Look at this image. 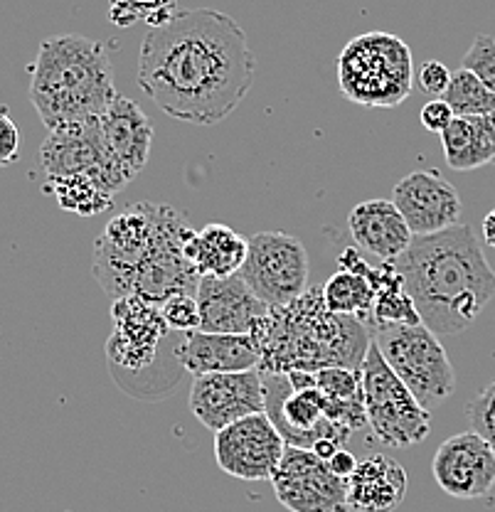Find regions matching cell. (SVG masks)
Returning <instances> with one entry per match:
<instances>
[{"instance_id": "5b68a950", "label": "cell", "mask_w": 495, "mask_h": 512, "mask_svg": "<svg viewBox=\"0 0 495 512\" xmlns=\"http://www.w3.org/2000/svg\"><path fill=\"white\" fill-rule=\"evenodd\" d=\"M28 74L30 101L50 131L99 119L121 96L106 47L84 35L45 37Z\"/></svg>"}, {"instance_id": "4316f807", "label": "cell", "mask_w": 495, "mask_h": 512, "mask_svg": "<svg viewBox=\"0 0 495 512\" xmlns=\"http://www.w3.org/2000/svg\"><path fill=\"white\" fill-rule=\"evenodd\" d=\"M372 286H375V306L367 330L385 328V325H419L417 306L404 288L402 274L397 271L395 261H382V266L370 271Z\"/></svg>"}, {"instance_id": "d4e9b609", "label": "cell", "mask_w": 495, "mask_h": 512, "mask_svg": "<svg viewBox=\"0 0 495 512\" xmlns=\"http://www.w3.org/2000/svg\"><path fill=\"white\" fill-rule=\"evenodd\" d=\"M313 387L326 399V416L333 424L358 431L367 426L363 375L348 367H326L313 372Z\"/></svg>"}, {"instance_id": "8d00e7d4", "label": "cell", "mask_w": 495, "mask_h": 512, "mask_svg": "<svg viewBox=\"0 0 495 512\" xmlns=\"http://www.w3.org/2000/svg\"><path fill=\"white\" fill-rule=\"evenodd\" d=\"M483 242L495 249V207L483 217Z\"/></svg>"}, {"instance_id": "e0dca14e", "label": "cell", "mask_w": 495, "mask_h": 512, "mask_svg": "<svg viewBox=\"0 0 495 512\" xmlns=\"http://www.w3.org/2000/svg\"><path fill=\"white\" fill-rule=\"evenodd\" d=\"M114 333L106 340V355L126 370H146L156 357L158 343L168 333L161 306L141 296H124L111 306Z\"/></svg>"}, {"instance_id": "83f0119b", "label": "cell", "mask_w": 495, "mask_h": 512, "mask_svg": "<svg viewBox=\"0 0 495 512\" xmlns=\"http://www.w3.org/2000/svg\"><path fill=\"white\" fill-rule=\"evenodd\" d=\"M45 190L55 195L62 210L79 217H94L114 207V197L119 195L106 180L94 175H74V178L47 180Z\"/></svg>"}, {"instance_id": "74e56055", "label": "cell", "mask_w": 495, "mask_h": 512, "mask_svg": "<svg viewBox=\"0 0 495 512\" xmlns=\"http://www.w3.org/2000/svg\"><path fill=\"white\" fill-rule=\"evenodd\" d=\"M493 165H495V158H493Z\"/></svg>"}, {"instance_id": "8fae6325", "label": "cell", "mask_w": 495, "mask_h": 512, "mask_svg": "<svg viewBox=\"0 0 495 512\" xmlns=\"http://www.w3.org/2000/svg\"><path fill=\"white\" fill-rule=\"evenodd\" d=\"M40 165L47 180L94 175L106 180L116 192L129 185L106 151L99 119L52 128L40 146Z\"/></svg>"}, {"instance_id": "cb8c5ba5", "label": "cell", "mask_w": 495, "mask_h": 512, "mask_svg": "<svg viewBox=\"0 0 495 512\" xmlns=\"http://www.w3.org/2000/svg\"><path fill=\"white\" fill-rule=\"evenodd\" d=\"M247 247L249 239L227 224H207L188 239L185 256L200 279H230L242 271Z\"/></svg>"}, {"instance_id": "ba28073f", "label": "cell", "mask_w": 495, "mask_h": 512, "mask_svg": "<svg viewBox=\"0 0 495 512\" xmlns=\"http://www.w3.org/2000/svg\"><path fill=\"white\" fill-rule=\"evenodd\" d=\"M360 375L367 426L375 431L377 439L390 448L422 444L431 431L429 409L417 402L375 343H370Z\"/></svg>"}, {"instance_id": "3957f363", "label": "cell", "mask_w": 495, "mask_h": 512, "mask_svg": "<svg viewBox=\"0 0 495 512\" xmlns=\"http://www.w3.org/2000/svg\"><path fill=\"white\" fill-rule=\"evenodd\" d=\"M395 266L436 338L471 328L495 296V271L468 224L414 237Z\"/></svg>"}, {"instance_id": "52a82bcc", "label": "cell", "mask_w": 495, "mask_h": 512, "mask_svg": "<svg viewBox=\"0 0 495 512\" xmlns=\"http://www.w3.org/2000/svg\"><path fill=\"white\" fill-rule=\"evenodd\" d=\"M387 365L407 384L424 409L439 407L454 394L456 372L444 345L424 323L419 325H385L372 330Z\"/></svg>"}, {"instance_id": "8992f818", "label": "cell", "mask_w": 495, "mask_h": 512, "mask_svg": "<svg viewBox=\"0 0 495 512\" xmlns=\"http://www.w3.org/2000/svg\"><path fill=\"white\" fill-rule=\"evenodd\" d=\"M414 57L392 32L353 37L338 57V87L348 101L367 109H395L414 87Z\"/></svg>"}, {"instance_id": "ac0fdd59", "label": "cell", "mask_w": 495, "mask_h": 512, "mask_svg": "<svg viewBox=\"0 0 495 512\" xmlns=\"http://www.w3.org/2000/svg\"><path fill=\"white\" fill-rule=\"evenodd\" d=\"M200 330L222 335H257L271 308L259 301L242 276L200 279L198 284Z\"/></svg>"}, {"instance_id": "7c38bea8", "label": "cell", "mask_w": 495, "mask_h": 512, "mask_svg": "<svg viewBox=\"0 0 495 512\" xmlns=\"http://www.w3.org/2000/svg\"><path fill=\"white\" fill-rule=\"evenodd\" d=\"M271 485L291 512H350L348 480L330 473L328 463L308 448L286 446Z\"/></svg>"}, {"instance_id": "1f68e13d", "label": "cell", "mask_w": 495, "mask_h": 512, "mask_svg": "<svg viewBox=\"0 0 495 512\" xmlns=\"http://www.w3.org/2000/svg\"><path fill=\"white\" fill-rule=\"evenodd\" d=\"M466 412L468 421H471V429L476 431V434H481L495 451V382L488 384V387L468 404Z\"/></svg>"}, {"instance_id": "d6a6232c", "label": "cell", "mask_w": 495, "mask_h": 512, "mask_svg": "<svg viewBox=\"0 0 495 512\" xmlns=\"http://www.w3.org/2000/svg\"><path fill=\"white\" fill-rule=\"evenodd\" d=\"M20 158V128L5 106H0V168H8Z\"/></svg>"}, {"instance_id": "9a60e30c", "label": "cell", "mask_w": 495, "mask_h": 512, "mask_svg": "<svg viewBox=\"0 0 495 512\" xmlns=\"http://www.w3.org/2000/svg\"><path fill=\"white\" fill-rule=\"evenodd\" d=\"M392 202L414 237H429L461 224L463 202L459 190L434 168L404 175L392 190Z\"/></svg>"}, {"instance_id": "f546056e", "label": "cell", "mask_w": 495, "mask_h": 512, "mask_svg": "<svg viewBox=\"0 0 495 512\" xmlns=\"http://www.w3.org/2000/svg\"><path fill=\"white\" fill-rule=\"evenodd\" d=\"M161 316L170 330L193 333L200 330V306L193 293H175L161 303Z\"/></svg>"}, {"instance_id": "277c9868", "label": "cell", "mask_w": 495, "mask_h": 512, "mask_svg": "<svg viewBox=\"0 0 495 512\" xmlns=\"http://www.w3.org/2000/svg\"><path fill=\"white\" fill-rule=\"evenodd\" d=\"M254 340L262 355V375L318 372L326 367L360 370L372 343L365 323L328 311L321 286L308 288L289 306L271 308Z\"/></svg>"}, {"instance_id": "ffe728a7", "label": "cell", "mask_w": 495, "mask_h": 512, "mask_svg": "<svg viewBox=\"0 0 495 512\" xmlns=\"http://www.w3.org/2000/svg\"><path fill=\"white\" fill-rule=\"evenodd\" d=\"M178 360L193 377L212 372L259 370V345L252 335H222L193 330L185 333L178 348Z\"/></svg>"}, {"instance_id": "d590c367", "label": "cell", "mask_w": 495, "mask_h": 512, "mask_svg": "<svg viewBox=\"0 0 495 512\" xmlns=\"http://www.w3.org/2000/svg\"><path fill=\"white\" fill-rule=\"evenodd\" d=\"M326 463H328L330 473H335V476L343 478V480H348L355 471H358V461H355V456L348 451V448H338V451H335Z\"/></svg>"}, {"instance_id": "836d02e7", "label": "cell", "mask_w": 495, "mask_h": 512, "mask_svg": "<svg viewBox=\"0 0 495 512\" xmlns=\"http://www.w3.org/2000/svg\"><path fill=\"white\" fill-rule=\"evenodd\" d=\"M451 74L454 72H451L444 62L429 60L427 64H422V69L417 72V84L431 96H444V92L451 84Z\"/></svg>"}, {"instance_id": "9c48e42d", "label": "cell", "mask_w": 495, "mask_h": 512, "mask_svg": "<svg viewBox=\"0 0 495 512\" xmlns=\"http://www.w3.org/2000/svg\"><path fill=\"white\" fill-rule=\"evenodd\" d=\"M239 276L269 308H284L308 291V254L303 242L286 232L249 237L247 259Z\"/></svg>"}, {"instance_id": "2e32d148", "label": "cell", "mask_w": 495, "mask_h": 512, "mask_svg": "<svg viewBox=\"0 0 495 512\" xmlns=\"http://www.w3.org/2000/svg\"><path fill=\"white\" fill-rule=\"evenodd\" d=\"M436 485L459 500L483 498L495 485V451L476 431L451 436L431 461Z\"/></svg>"}, {"instance_id": "5bb4252c", "label": "cell", "mask_w": 495, "mask_h": 512, "mask_svg": "<svg viewBox=\"0 0 495 512\" xmlns=\"http://www.w3.org/2000/svg\"><path fill=\"white\" fill-rule=\"evenodd\" d=\"M190 412L215 434L244 416L264 414L262 372H212L195 377L190 387Z\"/></svg>"}, {"instance_id": "7402d4cb", "label": "cell", "mask_w": 495, "mask_h": 512, "mask_svg": "<svg viewBox=\"0 0 495 512\" xmlns=\"http://www.w3.org/2000/svg\"><path fill=\"white\" fill-rule=\"evenodd\" d=\"M407 498V471L390 456L365 458L348 478L350 510L395 512Z\"/></svg>"}, {"instance_id": "484cf974", "label": "cell", "mask_w": 495, "mask_h": 512, "mask_svg": "<svg viewBox=\"0 0 495 512\" xmlns=\"http://www.w3.org/2000/svg\"><path fill=\"white\" fill-rule=\"evenodd\" d=\"M441 146L449 168L466 173L493 163L495 133L486 116H456L441 133Z\"/></svg>"}, {"instance_id": "6da1fadb", "label": "cell", "mask_w": 495, "mask_h": 512, "mask_svg": "<svg viewBox=\"0 0 495 512\" xmlns=\"http://www.w3.org/2000/svg\"><path fill=\"white\" fill-rule=\"evenodd\" d=\"M252 50L232 15L212 8L170 15L146 35L138 87L173 119L215 126L242 104L254 84Z\"/></svg>"}, {"instance_id": "30bf717a", "label": "cell", "mask_w": 495, "mask_h": 512, "mask_svg": "<svg viewBox=\"0 0 495 512\" xmlns=\"http://www.w3.org/2000/svg\"><path fill=\"white\" fill-rule=\"evenodd\" d=\"M266 416L281 434L286 446L308 448L330 439L343 446L353 436L345 426L333 424L326 416V399L316 387H291L286 375H262Z\"/></svg>"}, {"instance_id": "7a4b0ae2", "label": "cell", "mask_w": 495, "mask_h": 512, "mask_svg": "<svg viewBox=\"0 0 495 512\" xmlns=\"http://www.w3.org/2000/svg\"><path fill=\"white\" fill-rule=\"evenodd\" d=\"M193 229L183 212L136 202L104 227L94 247V279L114 301L141 296L161 306L175 293H198L200 276L185 256Z\"/></svg>"}, {"instance_id": "f1b7e54d", "label": "cell", "mask_w": 495, "mask_h": 512, "mask_svg": "<svg viewBox=\"0 0 495 512\" xmlns=\"http://www.w3.org/2000/svg\"><path fill=\"white\" fill-rule=\"evenodd\" d=\"M441 99L451 106L454 116H488L495 111V94L468 69H456Z\"/></svg>"}, {"instance_id": "44dd1931", "label": "cell", "mask_w": 495, "mask_h": 512, "mask_svg": "<svg viewBox=\"0 0 495 512\" xmlns=\"http://www.w3.org/2000/svg\"><path fill=\"white\" fill-rule=\"evenodd\" d=\"M348 227L355 244L363 252L380 256V261H397L414 239L395 202L382 197L355 205L348 217Z\"/></svg>"}, {"instance_id": "603a6c76", "label": "cell", "mask_w": 495, "mask_h": 512, "mask_svg": "<svg viewBox=\"0 0 495 512\" xmlns=\"http://www.w3.org/2000/svg\"><path fill=\"white\" fill-rule=\"evenodd\" d=\"M338 266L340 271H335L321 286L323 303L335 316H348L367 325L375 306V286L370 279L372 266H367L353 247L338 256Z\"/></svg>"}, {"instance_id": "d6986e66", "label": "cell", "mask_w": 495, "mask_h": 512, "mask_svg": "<svg viewBox=\"0 0 495 512\" xmlns=\"http://www.w3.org/2000/svg\"><path fill=\"white\" fill-rule=\"evenodd\" d=\"M101 136L106 151L126 183H133L148 165L153 146V124L136 101L119 96L104 114L99 116Z\"/></svg>"}, {"instance_id": "4dcf8cb0", "label": "cell", "mask_w": 495, "mask_h": 512, "mask_svg": "<svg viewBox=\"0 0 495 512\" xmlns=\"http://www.w3.org/2000/svg\"><path fill=\"white\" fill-rule=\"evenodd\" d=\"M463 69L476 74L495 94V37L478 35L463 57Z\"/></svg>"}, {"instance_id": "4fadbf2b", "label": "cell", "mask_w": 495, "mask_h": 512, "mask_svg": "<svg viewBox=\"0 0 495 512\" xmlns=\"http://www.w3.org/2000/svg\"><path fill=\"white\" fill-rule=\"evenodd\" d=\"M284 451V439L266 412L244 416L215 434L217 466L239 480H271Z\"/></svg>"}, {"instance_id": "e575fe53", "label": "cell", "mask_w": 495, "mask_h": 512, "mask_svg": "<svg viewBox=\"0 0 495 512\" xmlns=\"http://www.w3.org/2000/svg\"><path fill=\"white\" fill-rule=\"evenodd\" d=\"M454 119H456L454 111H451V106L446 104L444 99H431L429 104H424L422 111H419V121H422V126L431 133H439V136L449 128V124Z\"/></svg>"}]
</instances>
